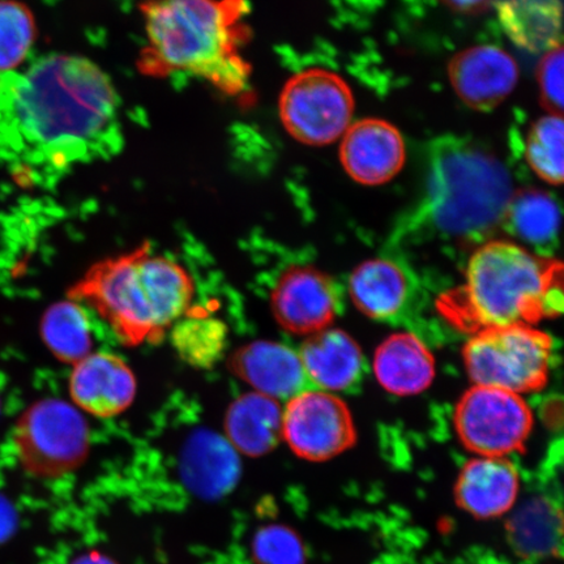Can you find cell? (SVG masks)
Masks as SVG:
<instances>
[{"label":"cell","mask_w":564,"mask_h":564,"mask_svg":"<svg viewBox=\"0 0 564 564\" xmlns=\"http://www.w3.org/2000/svg\"><path fill=\"white\" fill-rule=\"evenodd\" d=\"M511 524L513 545L527 555L553 552L555 544V514L545 503H534L517 514Z\"/></svg>","instance_id":"83f0119b"},{"label":"cell","mask_w":564,"mask_h":564,"mask_svg":"<svg viewBox=\"0 0 564 564\" xmlns=\"http://www.w3.org/2000/svg\"><path fill=\"white\" fill-rule=\"evenodd\" d=\"M37 33L30 7L19 0H0V74L13 73L23 65Z\"/></svg>","instance_id":"484cf974"},{"label":"cell","mask_w":564,"mask_h":564,"mask_svg":"<svg viewBox=\"0 0 564 564\" xmlns=\"http://www.w3.org/2000/svg\"><path fill=\"white\" fill-rule=\"evenodd\" d=\"M552 357V337L533 326L479 330L463 350L465 369L475 386L520 397L546 384Z\"/></svg>","instance_id":"8992f818"},{"label":"cell","mask_w":564,"mask_h":564,"mask_svg":"<svg viewBox=\"0 0 564 564\" xmlns=\"http://www.w3.org/2000/svg\"><path fill=\"white\" fill-rule=\"evenodd\" d=\"M405 143L400 131L383 119H362L345 131L340 161L351 180L365 186L390 182L405 164Z\"/></svg>","instance_id":"4fadbf2b"},{"label":"cell","mask_w":564,"mask_h":564,"mask_svg":"<svg viewBox=\"0 0 564 564\" xmlns=\"http://www.w3.org/2000/svg\"><path fill=\"white\" fill-rule=\"evenodd\" d=\"M378 383L394 397H414L432 386L435 378L433 352L417 336L398 333L379 345L372 359Z\"/></svg>","instance_id":"d6986e66"},{"label":"cell","mask_w":564,"mask_h":564,"mask_svg":"<svg viewBox=\"0 0 564 564\" xmlns=\"http://www.w3.org/2000/svg\"><path fill=\"white\" fill-rule=\"evenodd\" d=\"M340 293L333 279L313 267H292L274 285V319L288 333L312 336L329 327L340 310Z\"/></svg>","instance_id":"8fae6325"},{"label":"cell","mask_w":564,"mask_h":564,"mask_svg":"<svg viewBox=\"0 0 564 564\" xmlns=\"http://www.w3.org/2000/svg\"><path fill=\"white\" fill-rule=\"evenodd\" d=\"M448 76L465 105L477 111H491L517 87L519 67L503 48L482 45L454 55L449 61Z\"/></svg>","instance_id":"7c38bea8"},{"label":"cell","mask_w":564,"mask_h":564,"mask_svg":"<svg viewBox=\"0 0 564 564\" xmlns=\"http://www.w3.org/2000/svg\"><path fill=\"white\" fill-rule=\"evenodd\" d=\"M355 98L341 76L323 68L294 75L282 88L279 112L289 135L323 147L341 138L351 122Z\"/></svg>","instance_id":"ba28073f"},{"label":"cell","mask_w":564,"mask_h":564,"mask_svg":"<svg viewBox=\"0 0 564 564\" xmlns=\"http://www.w3.org/2000/svg\"><path fill=\"white\" fill-rule=\"evenodd\" d=\"M282 440L308 462H327L355 446V421L335 393L306 390L282 409Z\"/></svg>","instance_id":"30bf717a"},{"label":"cell","mask_w":564,"mask_h":564,"mask_svg":"<svg viewBox=\"0 0 564 564\" xmlns=\"http://www.w3.org/2000/svg\"><path fill=\"white\" fill-rule=\"evenodd\" d=\"M563 47L547 51L538 68L541 104L550 116L563 115Z\"/></svg>","instance_id":"f546056e"},{"label":"cell","mask_w":564,"mask_h":564,"mask_svg":"<svg viewBox=\"0 0 564 564\" xmlns=\"http://www.w3.org/2000/svg\"><path fill=\"white\" fill-rule=\"evenodd\" d=\"M74 403L98 419H111L135 400L137 380L130 366L111 352H90L69 378Z\"/></svg>","instance_id":"5bb4252c"},{"label":"cell","mask_w":564,"mask_h":564,"mask_svg":"<svg viewBox=\"0 0 564 564\" xmlns=\"http://www.w3.org/2000/svg\"><path fill=\"white\" fill-rule=\"evenodd\" d=\"M308 383L336 393L361 382L365 358L358 343L341 329L326 328L307 338L300 351Z\"/></svg>","instance_id":"e0dca14e"},{"label":"cell","mask_w":564,"mask_h":564,"mask_svg":"<svg viewBox=\"0 0 564 564\" xmlns=\"http://www.w3.org/2000/svg\"><path fill=\"white\" fill-rule=\"evenodd\" d=\"M499 20L509 37L528 52H547L562 42L560 0H505Z\"/></svg>","instance_id":"7402d4cb"},{"label":"cell","mask_w":564,"mask_h":564,"mask_svg":"<svg viewBox=\"0 0 564 564\" xmlns=\"http://www.w3.org/2000/svg\"><path fill=\"white\" fill-rule=\"evenodd\" d=\"M69 564H118L110 555L100 552H87L75 556Z\"/></svg>","instance_id":"d6a6232c"},{"label":"cell","mask_w":564,"mask_h":564,"mask_svg":"<svg viewBox=\"0 0 564 564\" xmlns=\"http://www.w3.org/2000/svg\"><path fill=\"white\" fill-rule=\"evenodd\" d=\"M140 12L145 31L138 59L141 74L193 75L229 97L249 90L247 0H145Z\"/></svg>","instance_id":"7a4b0ae2"},{"label":"cell","mask_w":564,"mask_h":564,"mask_svg":"<svg viewBox=\"0 0 564 564\" xmlns=\"http://www.w3.org/2000/svg\"><path fill=\"white\" fill-rule=\"evenodd\" d=\"M563 129L562 116L549 115L533 124L527 139L528 164L549 185L563 182Z\"/></svg>","instance_id":"4316f807"},{"label":"cell","mask_w":564,"mask_h":564,"mask_svg":"<svg viewBox=\"0 0 564 564\" xmlns=\"http://www.w3.org/2000/svg\"><path fill=\"white\" fill-rule=\"evenodd\" d=\"M444 6H447L449 10L464 15H479L491 9L498 0H441Z\"/></svg>","instance_id":"1f68e13d"},{"label":"cell","mask_w":564,"mask_h":564,"mask_svg":"<svg viewBox=\"0 0 564 564\" xmlns=\"http://www.w3.org/2000/svg\"><path fill=\"white\" fill-rule=\"evenodd\" d=\"M229 369L258 393L291 400L306 391L308 380L300 352L274 341H256L232 352Z\"/></svg>","instance_id":"9a60e30c"},{"label":"cell","mask_w":564,"mask_h":564,"mask_svg":"<svg viewBox=\"0 0 564 564\" xmlns=\"http://www.w3.org/2000/svg\"><path fill=\"white\" fill-rule=\"evenodd\" d=\"M502 224L521 241L542 246L558 235L561 212L549 194L523 188L512 194Z\"/></svg>","instance_id":"d4e9b609"},{"label":"cell","mask_w":564,"mask_h":564,"mask_svg":"<svg viewBox=\"0 0 564 564\" xmlns=\"http://www.w3.org/2000/svg\"><path fill=\"white\" fill-rule=\"evenodd\" d=\"M19 514L11 500L0 494V545L6 544L17 533Z\"/></svg>","instance_id":"4dcf8cb0"},{"label":"cell","mask_w":564,"mask_h":564,"mask_svg":"<svg viewBox=\"0 0 564 564\" xmlns=\"http://www.w3.org/2000/svg\"><path fill=\"white\" fill-rule=\"evenodd\" d=\"M195 295L189 273L150 242L89 268L69 291L109 324L127 347L159 344L185 315Z\"/></svg>","instance_id":"277c9868"},{"label":"cell","mask_w":564,"mask_h":564,"mask_svg":"<svg viewBox=\"0 0 564 564\" xmlns=\"http://www.w3.org/2000/svg\"><path fill=\"white\" fill-rule=\"evenodd\" d=\"M454 422L458 440L470 453L506 457L524 448L533 414L520 394L474 386L458 401Z\"/></svg>","instance_id":"9c48e42d"},{"label":"cell","mask_w":564,"mask_h":564,"mask_svg":"<svg viewBox=\"0 0 564 564\" xmlns=\"http://www.w3.org/2000/svg\"><path fill=\"white\" fill-rule=\"evenodd\" d=\"M519 491V471L507 457H475L464 465L455 485L460 509L482 520L511 511Z\"/></svg>","instance_id":"2e32d148"},{"label":"cell","mask_w":564,"mask_h":564,"mask_svg":"<svg viewBox=\"0 0 564 564\" xmlns=\"http://www.w3.org/2000/svg\"><path fill=\"white\" fill-rule=\"evenodd\" d=\"M11 118L32 156L54 169L108 156L118 147L117 90L105 70L80 55L34 62L13 86Z\"/></svg>","instance_id":"6da1fadb"},{"label":"cell","mask_w":564,"mask_h":564,"mask_svg":"<svg viewBox=\"0 0 564 564\" xmlns=\"http://www.w3.org/2000/svg\"><path fill=\"white\" fill-rule=\"evenodd\" d=\"M229 329L218 317L188 312L171 328V341L183 362L210 369L220 361L228 345Z\"/></svg>","instance_id":"603a6c76"},{"label":"cell","mask_w":564,"mask_h":564,"mask_svg":"<svg viewBox=\"0 0 564 564\" xmlns=\"http://www.w3.org/2000/svg\"><path fill=\"white\" fill-rule=\"evenodd\" d=\"M411 286L400 265L387 259H371L357 267L349 280L355 306L377 321L398 316L406 305Z\"/></svg>","instance_id":"44dd1931"},{"label":"cell","mask_w":564,"mask_h":564,"mask_svg":"<svg viewBox=\"0 0 564 564\" xmlns=\"http://www.w3.org/2000/svg\"><path fill=\"white\" fill-rule=\"evenodd\" d=\"M562 264L523 246L490 241L470 257L464 282L443 294L440 312L451 326L479 330L533 324L562 313Z\"/></svg>","instance_id":"3957f363"},{"label":"cell","mask_w":564,"mask_h":564,"mask_svg":"<svg viewBox=\"0 0 564 564\" xmlns=\"http://www.w3.org/2000/svg\"><path fill=\"white\" fill-rule=\"evenodd\" d=\"M251 554L257 564H305L306 550L292 528L271 524L253 535Z\"/></svg>","instance_id":"f1b7e54d"},{"label":"cell","mask_w":564,"mask_h":564,"mask_svg":"<svg viewBox=\"0 0 564 564\" xmlns=\"http://www.w3.org/2000/svg\"><path fill=\"white\" fill-rule=\"evenodd\" d=\"M225 432L238 453L264 456L282 440V408L278 400L265 394L246 393L229 406Z\"/></svg>","instance_id":"ffe728a7"},{"label":"cell","mask_w":564,"mask_h":564,"mask_svg":"<svg viewBox=\"0 0 564 564\" xmlns=\"http://www.w3.org/2000/svg\"><path fill=\"white\" fill-rule=\"evenodd\" d=\"M180 468L188 490L203 499L227 496L241 476L237 451L228 440L208 430L189 436L182 449Z\"/></svg>","instance_id":"ac0fdd59"},{"label":"cell","mask_w":564,"mask_h":564,"mask_svg":"<svg viewBox=\"0 0 564 564\" xmlns=\"http://www.w3.org/2000/svg\"><path fill=\"white\" fill-rule=\"evenodd\" d=\"M41 336L62 362L76 365L90 355L94 340L89 321L79 302L54 303L42 316Z\"/></svg>","instance_id":"cb8c5ba5"},{"label":"cell","mask_w":564,"mask_h":564,"mask_svg":"<svg viewBox=\"0 0 564 564\" xmlns=\"http://www.w3.org/2000/svg\"><path fill=\"white\" fill-rule=\"evenodd\" d=\"M427 210L454 237L484 236L502 224L513 194L502 161L474 141L443 138L430 153Z\"/></svg>","instance_id":"5b68a950"},{"label":"cell","mask_w":564,"mask_h":564,"mask_svg":"<svg viewBox=\"0 0 564 564\" xmlns=\"http://www.w3.org/2000/svg\"><path fill=\"white\" fill-rule=\"evenodd\" d=\"M88 423L59 399L37 401L20 415L13 444L28 474L58 478L79 468L89 453Z\"/></svg>","instance_id":"52a82bcc"}]
</instances>
